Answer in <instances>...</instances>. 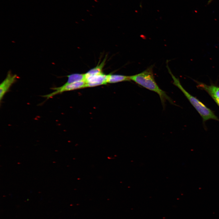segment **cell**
Masks as SVG:
<instances>
[{"label": "cell", "instance_id": "obj_2", "mask_svg": "<svg viewBox=\"0 0 219 219\" xmlns=\"http://www.w3.org/2000/svg\"><path fill=\"white\" fill-rule=\"evenodd\" d=\"M168 71L173 80V84L178 87L183 93L185 96L201 116L203 122L213 119L219 121V119L213 112L207 108L202 103L195 97L188 92L182 86L179 79L172 74L168 65L167 66Z\"/></svg>", "mask_w": 219, "mask_h": 219}, {"label": "cell", "instance_id": "obj_3", "mask_svg": "<svg viewBox=\"0 0 219 219\" xmlns=\"http://www.w3.org/2000/svg\"><path fill=\"white\" fill-rule=\"evenodd\" d=\"M86 83L84 81L69 84H65L61 86L52 88V89L54 90V92L48 94L43 96L47 98V99L65 91L85 87Z\"/></svg>", "mask_w": 219, "mask_h": 219}, {"label": "cell", "instance_id": "obj_5", "mask_svg": "<svg viewBox=\"0 0 219 219\" xmlns=\"http://www.w3.org/2000/svg\"><path fill=\"white\" fill-rule=\"evenodd\" d=\"M17 78V76L16 74H12L10 71L8 72L6 77L0 85V101L11 86L16 82Z\"/></svg>", "mask_w": 219, "mask_h": 219}, {"label": "cell", "instance_id": "obj_1", "mask_svg": "<svg viewBox=\"0 0 219 219\" xmlns=\"http://www.w3.org/2000/svg\"><path fill=\"white\" fill-rule=\"evenodd\" d=\"M153 66L151 65L140 73L130 76V80L157 93L163 106H165L167 100L173 104L174 103L171 98L164 91L159 88L156 83L153 74Z\"/></svg>", "mask_w": 219, "mask_h": 219}, {"label": "cell", "instance_id": "obj_10", "mask_svg": "<svg viewBox=\"0 0 219 219\" xmlns=\"http://www.w3.org/2000/svg\"><path fill=\"white\" fill-rule=\"evenodd\" d=\"M216 103L219 106V102H216Z\"/></svg>", "mask_w": 219, "mask_h": 219}, {"label": "cell", "instance_id": "obj_4", "mask_svg": "<svg viewBox=\"0 0 219 219\" xmlns=\"http://www.w3.org/2000/svg\"><path fill=\"white\" fill-rule=\"evenodd\" d=\"M108 76L109 75H106L102 72L89 76L85 79V87L106 84L107 83Z\"/></svg>", "mask_w": 219, "mask_h": 219}, {"label": "cell", "instance_id": "obj_9", "mask_svg": "<svg viewBox=\"0 0 219 219\" xmlns=\"http://www.w3.org/2000/svg\"><path fill=\"white\" fill-rule=\"evenodd\" d=\"M105 60H104L99 65L91 69L85 74V79L87 77L102 73V71L104 65Z\"/></svg>", "mask_w": 219, "mask_h": 219}, {"label": "cell", "instance_id": "obj_7", "mask_svg": "<svg viewBox=\"0 0 219 219\" xmlns=\"http://www.w3.org/2000/svg\"><path fill=\"white\" fill-rule=\"evenodd\" d=\"M130 80V76L121 75H109L107 83H115Z\"/></svg>", "mask_w": 219, "mask_h": 219}, {"label": "cell", "instance_id": "obj_6", "mask_svg": "<svg viewBox=\"0 0 219 219\" xmlns=\"http://www.w3.org/2000/svg\"><path fill=\"white\" fill-rule=\"evenodd\" d=\"M196 82L197 84V88L207 92L215 102H219V87L213 85H208L203 83Z\"/></svg>", "mask_w": 219, "mask_h": 219}, {"label": "cell", "instance_id": "obj_8", "mask_svg": "<svg viewBox=\"0 0 219 219\" xmlns=\"http://www.w3.org/2000/svg\"><path fill=\"white\" fill-rule=\"evenodd\" d=\"M67 77L68 79L67 82L65 83L66 84H69L81 81H85V74H73L68 75Z\"/></svg>", "mask_w": 219, "mask_h": 219}]
</instances>
